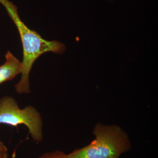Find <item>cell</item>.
<instances>
[{"mask_svg": "<svg viewBox=\"0 0 158 158\" xmlns=\"http://www.w3.org/2000/svg\"><path fill=\"white\" fill-rule=\"evenodd\" d=\"M8 15L16 26L22 44L23 59L22 63L21 77L15 86L19 94L31 93L29 76L34 62L42 54L48 52L63 54L66 50L64 44L57 40H46L40 34L27 27L20 18L17 6L9 0H0Z\"/></svg>", "mask_w": 158, "mask_h": 158, "instance_id": "1", "label": "cell"}, {"mask_svg": "<svg viewBox=\"0 0 158 158\" xmlns=\"http://www.w3.org/2000/svg\"><path fill=\"white\" fill-rule=\"evenodd\" d=\"M93 134L95 139L85 147L76 149L68 158H119L131 148L128 137L120 127L98 123Z\"/></svg>", "mask_w": 158, "mask_h": 158, "instance_id": "2", "label": "cell"}, {"mask_svg": "<svg viewBox=\"0 0 158 158\" xmlns=\"http://www.w3.org/2000/svg\"><path fill=\"white\" fill-rule=\"evenodd\" d=\"M2 124L15 127L24 125L34 141L39 143L43 139V120L40 113L33 106L21 109L12 97L5 96L0 98V124Z\"/></svg>", "mask_w": 158, "mask_h": 158, "instance_id": "3", "label": "cell"}, {"mask_svg": "<svg viewBox=\"0 0 158 158\" xmlns=\"http://www.w3.org/2000/svg\"><path fill=\"white\" fill-rule=\"evenodd\" d=\"M6 62L0 66V85L21 73V62L9 51L6 54Z\"/></svg>", "mask_w": 158, "mask_h": 158, "instance_id": "4", "label": "cell"}, {"mask_svg": "<svg viewBox=\"0 0 158 158\" xmlns=\"http://www.w3.org/2000/svg\"><path fill=\"white\" fill-rule=\"evenodd\" d=\"M38 158H68L67 155L60 151L48 152L44 154Z\"/></svg>", "mask_w": 158, "mask_h": 158, "instance_id": "5", "label": "cell"}, {"mask_svg": "<svg viewBox=\"0 0 158 158\" xmlns=\"http://www.w3.org/2000/svg\"><path fill=\"white\" fill-rule=\"evenodd\" d=\"M9 153L6 145L0 141V158H8Z\"/></svg>", "mask_w": 158, "mask_h": 158, "instance_id": "6", "label": "cell"}]
</instances>
